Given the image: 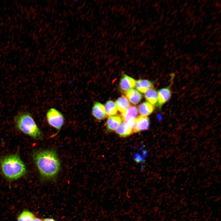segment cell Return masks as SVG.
Instances as JSON below:
<instances>
[{"label":"cell","mask_w":221,"mask_h":221,"mask_svg":"<svg viewBox=\"0 0 221 221\" xmlns=\"http://www.w3.org/2000/svg\"><path fill=\"white\" fill-rule=\"evenodd\" d=\"M32 156L41 180H52L57 176L61 164L56 150L52 149L35 150Z\"/></svg>","instance_id":"cell-1"},{"label":"cell","mask_w":221,"mask_h":221,"mask_svg":"<svg viewBox=\"0 0 221 221\" xmlns=\"http://www.w3.org/2000/svg\"><path fill=\"white\" fill-rule=\"evenodd\" d=\"M0 169L3 176L9 181L25 175L26 167L17 153L0 157Z\"/></svg>","instance_id":"cell-2"},{"label":"cell","mask_w":221,"mask_h":221,"mask_svg":"<svg viewBox=\"0 0 221 221\" xmlns=\"http://www.w3.org/2000/svg\"><path fill=\"white\" fill-rule=\"evenodd\" d=\"M14 121L16 128L23 133L35 140L43 139V132L28 111H19L14 117Z\"/></svg>","instance_id":"cell-3"},{"label":"cell","mask_w":221,"mask_h":221,"mask_svg":"<svg viewBox=\"0 0 221 221\" xmlns=\"http://www.w3.org/2000/svg\"><path fill=\"white\" fill-rule=\"evenodd\" d=\"M46 118L48 124L58 130L57 133L53 135V137L58 133L64 123V118L63 114L55 108H51L47 111Z\"/></svg>","instance_id":"cell-4"},{"label":"cell","mask_w":221,"mask_h":221,"mask_svg":"<svg viewBox=\"0 0 221 221\" xmlns=\"http://www.w3.org/2000/svg\"><path fill=\"white\" fill-rule=\"evenodd\" d=\"M135 118L121 123L115 130L116 133L123 138L127 137L131 134L135 126Z\"/></svg>","instance_id":"cell-5"},{"label":"cell","mask_w":221,"mask_h":221,"mask_svg":"<svg viewBox=\"0 0 221 221\" xmlns=\"http://www.w3.org/2000/svg\"><path fill=\"white\" fill-rule=\"evenodd\" d=\"M158 94V101L157 106L159 109L168 101L172 96V91L170 86L161 88L157 92Z\"/></svg>","instance_id":"cell-6"},{"label":"cell","mask_w":221,"mask_h":221,"mask_svg":"<svg viewBox=\"0 0 221 221\" xmlns=\"http://www.w3.org/2000/svg\"><path fill=\"white\" fill-rule=\"evenodd\" d=\"M149 119L147 116H140L135 118L133 133H138L148 130L149 126Z\"/></svg>","instance_id":"cell-7"},{"label":"cell","mask_w":221,"mask_h":221,"mask_svg":"<svg viewBox=\"0 0 221 221\" xmlns=\"http://www.w3.org/2000/svg\"><path fill=\"white\" fill-rule=\"evenodd\" d=\"M135 82L136 81L133 78L125 74H122L119 84L121 90L126 93L135 87Z\"/></svg>","instance_id":"cell-8"},{"label":"cell","mask_w":221,"mask_h":221,"mask_svg":"<svg viewBox=\"0 0 221 221\" xmlns=\"http://www.w3.org/2000/svg\"><path fill=\"white\" fill-rule=\"evenodd\" d=\"M91 113L94 117L99 120L104 119L106 116L104 106L98 102H95L93 104Z\"/></svg>","instance_id":"cell-9"},{"label":"cell","mask_w":221,"mask_h":221,"mask_svg":"<svg viewBox=\"0 0 221 221\" xmlns=\"http://www.w3.org/2000/svg\"><path fill=\"white\" fill-rule=\"evenodd\" d=\"M122 119L118 115H114L109 117L106 123L107 130L112 132L116 130L122 123Z\"/></svg>","instance_id":"cell-10"},{"label":"cell","mask_w":221,"mask_h":221,"mask_svg":"<svg viewBox=\"0 0 221 221\" xmlns=\"http://www.w3.org/2000/svg\"><path fill=\"white\" fill-rule=\"evenodd\" d=\"M138 109L136 107L130 106L122 113L121 117L123 122H126L135 118L138 116Z\"/></svg>","instance_id":"cell-11"},{"label":"cell","mask_w":221,"mask_h":221,"mask_svg":"<svg viewBox=\"0 0 221 221\" xmlns=\"http://www.w3.org/2000/svg\"><path fill=\"white\" fill-rule=\"evenodd\" d=\"M145 96L147 100L154 107L157 105L158 94L155 89L152 87L148 89L145 92Z\"/></svg>","instance_id":"cell-12"},{"label":"cell","mask_w":221,"mask_h":221,"mask_svg":"<svg viewBox=\"0 0 221 221\" xmlns=\"http://www.w3.org/2000/svg\"><path fill=\"white\" fill-rule=\"evenodd\" d=\"M153 83L149 80L144 79H139L136 81L135 86L136 88L142 93H145L149 89L152 87Z\"/></svg>","instance_id":"cell-13"},{"label":"cell","mask_w":221,"mask_h":221,"mask_svg":"<svg viewBox=\"0 0 221 221\" xmlns=\"http://www.w3.org/2000/svg\"><path fill=\"white\" fill-rule=\"evenodd\" d=\"M154 107L147 102H144L138 107V111L142 116H147L152 114L154 109Z\"/></svg>","instance_id":"cell-14"},{"label":"cell","mask_w":221,"mask_h":221,"mask_svg":"<svg viewBox=\"0 0 221 221\" xmlns=\"http://www.w3.org/2000/svg\"><path fill=\"white\" fill-rule=\"evenodd\" d=\"M126 94L130 101L134 104L138 103L142 99V95L135 89L130 90Z\"/></svg>","instance_id":"cell-15"},{"label":"cell","mask_w":221,"mask_h":221,"mask_svg":"<svg viewBox=\"0 0 221 221\" xmlns=\"http://www.w3.org/2000/svg\"><path fill=\"white\" fill-rule=\"evenodd\" d=\"M115 104L117 110L122 113L124 112L130 106L129 100L124 96L118 98L116 101Z\"/></svg>","instance_id":"cell-16"},{"label":"cell","mask_w":221,"mask_h":221,"mask_svg":"<svg viewBox=\"0 0 221 221\" xmlns=\"http://www.w3.org/2000/svg\"><path fill=\"white\" fill-rule=\"evenodd\" d=\"M104 108L106 115L110 117L114 116L117 112L115 103L112 100H108L105 105Z\"/></svg>","instance_id":"cell-17"},{"label":"cell","mask_w":221,"mask_h":221,"mask_svg":"<svg viewBox=\"0 0 221 221\" xmlns=\"http://www.w3.org/2000/svg\"><path fill=\"white\" fill-rule=\"evenodd\" d=\"M34 216L31 212L28 211H24L18 216L17 221H32Z\"/></svg>","instance_id":"cell-18"},{"label":"cell","mask_w":221,"mask_h":221,"mask_svg":"<svg viewBox=\"0 0 221 221\" xmlns=\"http://www.w3.org/2000/svg\"><path fill=\"white\" fill-rule=\"evenodd\" d=\"M42 221H56L52 218H46L42 220Z\"/></svg>","instance_id":"cell-19"},{"label":"cell","mask_w":221,"mask_h":221,"mask_svg":"<svg viewBox=\"0 0 221 221\" xmlns=\"http://www.w3.org/2000/svg\"><path fill=\"white\" fill-rule=\"evenodd\" d=\"M32 221H42V220L39 218L34 217Z\"/></svg>","instance_id":"cell-20"}]
</instances>
